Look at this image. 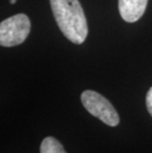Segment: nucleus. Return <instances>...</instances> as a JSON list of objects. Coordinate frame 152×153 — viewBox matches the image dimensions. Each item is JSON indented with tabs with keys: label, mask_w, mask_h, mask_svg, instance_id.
<instances>
[{
	"label": "nucleus",
	"mask_w": 152,
	"mask_h": 153,
	"mask_svg": "<svg viewBox=\"0 0 152 153\" xmlns=\"http://www.w3.org/2000/svg\"><path fill=\"white\" fill-rule=\"evenodd\" d=\"M53 17L62 34L75 45H81L88 35V25L78 0H50Z\"/></svg>",
	"instance_id": "nucleus-1"
},
{
	"label": "nucleus",
	"mask_w": 152,
	"mask_h": 153,
	"mask_svg": "<svg viewBox=\"0 0 152 153\" xmlns=\"http://www.w3.org/2000/svg\"><path fill=\"white\" fill-rule=\"evenodd\" d=\"M30 19L25 14H17L5 19L0 24L1 47H15L22 44L30 34Z\"/></svg>",
	"instance_id": "nucleus-2"
},
{
	"label": "nucleus",
	"mask_w": 152,
	"mask_h": 153,
	"mask_svg": "<svg viewBox=\"0 0 152 153\" xmlns=\"http://www.w3.org/2000/svg\"><path fill=\"white\" fill-rule=\"evenodd\" d=\"M81 102L84 108L92 116L101 120L110 126H117L119 123V117L116 109L101 94L92 90H86L81 94Z\"/></svg>",
	"instance_id": "nucleus-3"
},
{
	"label": "nucleus",
	"mask_w": 152,
	"mask_h": 153,
	"mask_svg": "<svg viewBox=\"0 0 152 153\" xmlns=\"http://www.w3.org/2000/svg\"><path fill=\"white\" fill-rule=\"evenodd\" d=\"M148 0H119V11L128 23L138 21L144 14Z\"/></svg>",
	"instance_id": "nucleus-4"
},
{
	"label": "nucleus",
	"mask_w": 152,
	"mask_h": 153,
	"mask_svg": "<svg viewBox=\"0 0 152 153\" xmlns=\"http://www.w3.org/2000/svg\"><path fill=\"white\" fill-rule=\"evenodd\" d=\"M41 153H66V151L57 139L47 136L42 141Z\"/></svg>",
	"instance_id": "nucleus-5"
},
{
	"label": "nucleus",
	"mask_w": 152,
	"mask_h": 153,
	"mask_svg": "<svg viewBox=\"0 0 152 153\" xmlns=\"http://www.w3.org/2000/svg\"><path fill=\"white\" fill-rule=\"evenodd\" d=\"M146 107L149 114L152 117V87L148 90V92L146 94Z\"/></svg>",
	"instance_id": "nucleus-6"
},
{
	"label": "nucleus",
	"mask_w": 152,
	"mask_h": 153,
	"mask_svg": "<svg viewBox=\"0 0 152 153\" xmlns=\"http://www.w3.org/2000/svg\"><path fill=\"white\" fill-rule=\"evenodd\" d=\"M10 3H11V4H15V3H16V0H10Z\"/></svg>",
	"instance_id": "nucleus-7"
}]
</instances>
